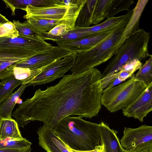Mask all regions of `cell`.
<instances>
[{"mask_svg": "<svg viewBox=\"0 0 152 152\" xmlns=\"http://www.w3.org/2000/svg\"><path fill=\"white\" fill-rule=\"evenodd\" d=\"M122 110L124 116L143 122L144 118L152 110V83L133 103Z\"/></svg>", "mask_w": 152, "mask_h": 152, "instance_id": "cell-11", "label": "cell"}, {"mask_svg": "<svg viewBox=\"0 0 152 152\" xmlns=\"http://www.w3.org/2000/svg\"><path fill=\"white\" fill-rule=\"evenodd\" d=\"M52 46L39 37H0V60L16 63Z\"/></svg>", "mask_w": 152, "mask_h": 152, "instance_id": "cell-5", "label": "cell"}, {"mask_svg": "<svg viewBox=\"0 0 152 152\" xmlns=\"http://www.w3.org/2000/svg\"><path fill=\"white\" fill-rule=\"evenodd\" d=\"M103 152H106L104 146V148H103Z\"/></svg>", "mask_w": 152, "mask_h": 152, "instance_id": "cell-35", "label": "cell"}, {"mask_svg": "<svg viewBox=\"0 0 152 152\" xmlns=\"http://www.w3.org/2000/svg\"><path fill=\"white\" fill-rule=\"evenodd\" d=\"M152 56L139 69L137 73L133 75L134 78L144 83L148 86L152 83Z\"/></svg>", "mask_w": 152, "mask_h": 152, "instance_id": "cell-23", "label": "cell"}, {"mask_svg": "<svg viewBox=\"0 0 152 152\" xmlns=\"http://www.w3.org/2000/svg\"><path fill=\"white\" fill-rule=\"evenodd\" d=\"M31 150L27 149H0V152H31Z\"/></svg>", "mask_w": 152, "mask_h": 152, "instance_id": "cell-31", "label": "cell"}, {"mask_svg": "<svg viewBox=\"0 0 152 152\" xmlns=\"http://www.w3.org/2000/svg\"><path fill=\"white\" fill-rule=\"evenodd\" d=\"M85 0H70L67 4L36 7L29 5L23 10L26 12L24 18L44 19L58 20L66 25L69 31L75 27L79 12Z\"/></svg>", "mask_w": 152, "mask_h": 152, "instance_id": "cell-7", "label": "cell"}, {"mask_svg": "<svg viewBox=\"0 0 152 152\" xmlns=\"http://www.w3.org/2000/svg\"><path fill=\"white\" fill-rule=\"evenodd\" d=\"M46 67L37 70L31 71L28 68L14 66L12 65L1 75L0 79L3 80L8 77L13 76L16 79L21 81L22 84H28L29 81Z\"/></svg>", "mask_w": 152, "mask_h": 152, "instance_id": "cell-15", "label": "cell"}, {"mask_svg": "<svg viewBox=\"0 0 152 152\" xmlns=\"http://www.w3.org/2000/svg\"><path fill=\"white\" fill-rule=\"evenodd\" d=\"M112 30L104 32L95 35L77 40H58L55 42L61 48L76 55L97 45L106 38Z\"/></svg>", "mask_w": 152, "mask_h": 152, "instance_id": "cell-12", "label": "cell"}, {"mask_svg": "<svg viewBox=\"0 0 152 152\" xmlns=\"http://www.w3.org/2000/svg\"><path fill=\"white\" fill-rule=\"evenodd\" d=\"M124 152H152V145H142L128 150H124Z\"/></svg>", "mask_w": 152, "mask_h": 152, "instance_id": "cell-29", "label": "cell"}, {"mask_svg": "<svg viewBox=\"0 0 152 152\" xmlns=\"http://www.w3.org/2000/svg\"><path fill=\"white\" fill-rule=\"evenodd\" d=\"M142 66L141 61L138 59H135L124 65L121 69L125 72L132 77L134 73L138 69H139Z\"/></svg>", "mask_w": 152, "mask_h": 152, "instance_id": "cell-27", "label": "cell"}, {"mask_svg": "<svg viewBox=\"0 0 152 152\" xmlns=\"http://www.w3.org/2000/svg\"><path fill=\"white\" fill-rule=\"evenodd\" d=\"M26 21L36 30L42 32H48L57 25L63 24L59 21L44 19L28 18Z\"/></svg>", "mask_w": 152, "mask_h": 152, "instance_id": "cell-22", "label": "cell"}, {"mask_svg": "<svg viewBox=\"0 0 152 152\" xmlns=\"http://www.w3.org/2000/svg\"><path fill=\"white\" fill-rule=\"evenodd\" d=\"M148 86L134 78L133 75L124 83L103 91L101 104L111 113L126 108L144 91Z\"/></svg>", "mask_w": 152, "mask_h": 152, "instance_id": "cell-6", "label": "cell"}, {"mask_svg": "<svg viewBox=\"0 0 152 152\" xmlns=\"http://www.w3.org/2000/svg\"><path fill=\"white\" fill-rule=\"evenodd\" d=\"M134 3L133 0H111L107 18L114 17L121 11H128L130 6Z\"/></svg>", "mask_w": 152, "mask_h": 152, "instance_id": "cell-25", "label": "cell"}, {"mask_svg": "<svg viewBox=\"0 0 152 152\" xmlns=\"http://www.w3.org/2000/svg\"><path fill=\"white\" fill-rule=\"evenodd\" d=\"M9 21L5 17L0 13V25Z\"/></svg>", "mask_w": 152, "mask_h": 152, "instance_id": "cell-32", "label": "cell"}, {"mask_svg": "<svg viewBox=\"0 0 152 152\" xmlns=\"http://www.w3.org/2000/svg\"><path fill=\"white\" fill-rule=\"evenodd\" d=\"M99 124L86 121L80 116H69L54 128V134L71 149L77 151L93 150L101 145Z\"/></svg>", "mask_w": 152, "mask_h": 152, "instance_id": "cell-2", "label": "cell"}, {"mask_svg": "<svg viewBox=\"0 0 152 152\" xmlns=\"http://www.w3.org/2000/svg\"><path fill=\"white\" fill-rule=\"evenodd\" d=\"M13 23L19 35L34 37H39L42 39V32L36 30L26 20L22 23L18 20H13Z\"/></svg>", "mask_w": 152, "mask_h": 152, "instance_id": "cell-24", "label": "cell"}, {"mask_svg": "<svg viewBox=\"0 0 152 152\" xmlns=\"http://www.w3.org/2000/svg\"><path fill=\"white\" fill-rule=\"evenodd\" d=\"M69 31L66 25L61 23L55 27L47 32V34L48 35L53 37H60L66 34Z\"/></svg>", "mask_w": 152, "mask_h": 152, "instance_id": "cell-28", "label": "cell"}, {"mask_svg": "<svg viewBox=\"0 0 152 152\" xmlns=\"http://www.w3.org/2000/svg\"><path fill=\"white\" fill-rule=\"evenodd\" d=\"M8 137L16 139L23 138L15 120L12 118H2L0 125V139Z\"/></svg>", "mask_w": 152, "mask_h": 152, "instance_id": "cell-18", "label": "cell"}, {"mask_svg": "<svg viewBox=\"0 0 152 152\" xmlns=\"http://www.w3.org/2000/svg\"><path fill=\"white\" fill-rule=\"evenodd\" d=\"M2 119V118L0 115V125L1 122V121Z\"/></svg>", "mask_w": 152, "mask_h": 152, "instance_id": "cell-34", "label": "cell"}, {"mask_svg": "<svg viewBox=\"0 0 152 152\" xmlns=\"http://www.w3.org/2000/svg\"><path fill=\"white\" fill-rule=\"evenodd\" d=\"M23 102L22 100L20 99V97L18 98L16 102V104H21Z\"/></svg>", "mask_w": 152, "mask_h": 152, "instance_id": "cell-33", "label": "cell"}, {"mask_svg": "<svg viewBox=\"0 0 152 152\" xmlns=\"http://www.w3.org/2000/svg\"><path fill=\"white\" fill-rule=\"evenodd\" d=\"M71 53L57 46L35 53L33 55L19 61L12 65L36 71L46 67Z\"/></svg>", "mask_w": 152, "mask_h": 152, "instance_id": "cell-8", "label": "cell"}, {"mask_svg": "<svg viewBox=\"0 0 152 152\" xmlns=\"http://www.w3.org/2000/svg\"><path fill=\"white\" fill-rule=\"evenodd\" d=\"M111 0H97L94 12L92 24L96 25L108 18Z\"/></svg>", "mask_w": 152, "mask_h": 152, "instance_id": "cell-20", "label": "cell"}, {"mask_svg": "<svg viewBox=\"0 0 152 152\" xmlns=\"http://www.w3.org/2000/svg\"><path fill=\"white\" fill-rule=\"evenodd\" d=\"M19 36L15 26L12 21L0 25V37H8L14 38Z\"/></svg>", "mask_w": 152, "mask_h": 152, "instance_id": "cell-26", "label": "cell"}, {"mask_svg": "<svg viewBox=\"0 0 152 152\" xmlns=\"http://www.w3.org/2000/svg\"><path fill=\"white\" fill-rule=\"evenodd\" d=\"M64 144L65 145L67 148L72 152H103L104 146V145L103 144H101V145L96 146L94 149L93 150L87 151H75L69 147L67 145H66L64 143Z\"/></svg>", "mask_w": 152, "mask_h": 152, "instance_id": "cell-30", "label": "cell"}, {"mask_svg": "<svg viewBox=\"0 0 152 152\" xmlns=\"http://www.w3.org/2000/svg\"><path fill=\"white\" fill-rule=\"evenodd\" d=\"M102 73L95 67L64 75L55 85L39 88L12 114L18 126L32 121L43 122L52 129L72 115L91 119L101 108Z\"/></svg>", "mask_w": 152, "mask_h": 152, "instance_id": "cell-1", "label": "cell"}, {"mask_svg": "<svg viewBox=\"0 0 152 152\" xmlns=\"http://www.w3.org/2000/svg\"><path fill=\"white\" fill-rule=\"evenodd\" d=\"M31 143L26 138L16 139L8 137L0 139V149H27L31 150Z\"/></svg>", "mask_w": 152, "mask_h": 152, "instance_id": "cell-21", "label": "cell"}, {"mask_svg": "<svg viewBox=\"0 0 152 152\" xmlns=\"http://www.w3.org/2000/svg\"><path fill=\"white\" fill-rule=\"evenodd\" d=\"M132 15H129L97 45L77 54L71 74L83 72L111 59L123 44L121 37Z\"/></svg>", "mask_w": 152, "mask_h": 152, "instance_id": "cell-4", "label": "cell"}, {"mask_svg": "<svg viewBox=\"0 0 152 152\" xmlns=\"http://www.w3.org/2000/svg\"><path fill=\"white\" fill-rule=\"evenodd\" d=\"M148 0H139L134 8L133 13L124 29L121 38L124 43L131 35L138 30L139 23L142 14Z\"/></svg>", "mask_w": 152, "mask_h": 152, "instance_id": "cell-14", "label": "cell"}, {"mask_svg": "<svg viewBox=\"0 0 152 152\" xmlns=\"http://www.w3.org/2000/svg\"><path fill=\"white\" fill-rule=\"evenodd\" d=\"M22 83L21 81L16 79L13 76L2 80L0 83V104L12 93L15 88Z\"/></svg>", "mask_w": 152, "mask_h": 152, "instance_id": "cell-19", "label": "cell"}, {"mask_svg": "<svg viewBox=\"0 0 152 152\" xmlns=\"http://www.w3.org/2000/svg\"><path fill=\"white\" fill-rule=\"evenodd\" d=\"M98 130L101 144L104 145L106 152H124L117 135V131L111 129L103 121L99 124Z\"/></svg>", "mask_w": 152, "mask_h": 152, "instance_id": "cell-13", "label": "cell"}, {"mask_svg": "<svg viewBox=\"0 0 152 152\" xmlns=\"http://www.w3.org/2000/svg\"><path fill=\"white\" fill-rule=\"evenodd\" d=\"M150 38V33L141 28L126 40L102 73L103 88L107 87L117 77L116 73L126 63L135 59L141 61L150 56L148 45Z\"/></svg>", "mask_w": 152, "mask_h": 152, "instance_id": "cell-3", "label": "cell"}, {"mask_svg": "<svg viewBox=\"0 0 152 152\" xmlns=\"http://www.w3.org/2000/svg\"><path fill=\"white\" fill-rule=\"evenodd\" d=\"M76 57L71 53L46 66L28 83L27 86L45 84L63 77L73 67Z\"/></svg>", "mask_w": 152, "mask_h": 152, "instance_id": "cell-9", "label": "cell"}, {"mask_svg": "<svg viewBox=\"0 0 152 152\" xmlns=\"http://www.w3.org/2000/svg\"><path fill=\"white\" fill-rule=\"evenodd\" d=\"M120 142L125 150L152 145V126L142 125L135 128L125 127Z\"/></svg>", "mask_w": 152, "mask_h": 152, "instance_id": "cell-10", "label": "cell"}, {"mask_svg": "<svg viewBox=\"0 0 152 152\" xmlns=\"http://www.w3.org/2000/svg\"><path fill=\"white\" fill-rule=\"evenodd\" d=\"M97 0H85L76 19L75 27L87 28L92 20Z\"/></svg>", "mask_w": 152, "mask_h": 152, "instance_id": "cell-16", "label": "cell"}, {"mask_svg": "<svg viewBox=\"0 0 152 152\" xmlns=\"http://www.w3.org/2000/svg\"><path fill=\"white\" fill-rule=\"evenodd\" d=\"M27 85L22 84L16 91L9 96L0 104V115L2 118L12 119V111L16 104V102L24 92Z\"/></svg>", "mask_w": 152, "mask_h": 152, "instance_id": "cell-17", "label": "cell"}]
</instances>
